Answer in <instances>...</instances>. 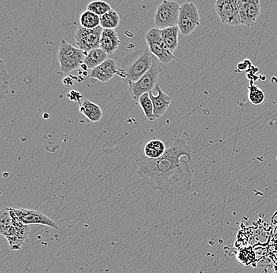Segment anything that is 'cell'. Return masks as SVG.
I'll return each mask as SVG.
<instances>
[{"label":"cell","instance_id":"cell-1","mask_svg":"<svg viewBox=\"0 0 277 273\" xmlns=\"http://www.w3.org/2000/svg\"><path fill=\"white\" fill-rule=\"evenodd\" d=\"M191 151L184 138H177L157 159L141 155L137 160V174L154 190L184 195L191 189L193 176L188 163L181 158L187 157L191 161Z\"/></svg>","mask_w":277,"mask_h":273},{"label":"cell","instance_id":"cell-2","mask_svg":"<svg viewBox=\"0 0 277 273\" xmlns=\"http://www.w3.org/2000/svg\"><path fill=\"white\" fill-rule=\"evenodd\" d=\"M0 234L6 238L11 251H21L30 234L29 225H24L6 208L0 213Z\"/></svg>","mask_w":277,"mask_h":273},{"label":"cell","instance_id":"cell-3","mask_svg":"<svg viewBox=\"0 0 277 273\" xmlns=\"http://www.w3.org/2000/svg\"><path fill=\"white\" fill-rule=\"evenodd\" d=\"M154 55L149 50L134 51L127 54L122 62L121 69L125 73L124 82L136 83L151 67Z\"/></svg>","mask_w":277,"mask_h":273},{"label":"cell","instance_id":"cell-4","mask_svg":"<svg viewBox=\"0 0 277 273\" xmlns=\"http://www.w3.org/2000/svg\"><path fill=\"white\" fill-rule=\"evenodd\" d=\"M162 71V67L160 62L155 56H154L153 63L150 69L142 76L137 82L129 83L130 92L134 101L138 103L141 96L145 93H150L155 88L157 84L160 73Z\"/></svg>","mask_w":277,"mask_h":273},{"label":"cell","instance_id":"cell-5","mask_svg":"<svg viewBox=\"0 0 277 273\" xmlns=\"http://www.w3.org/2000/svg\"><path fill=\"white\" fill-rule=\"evenodd\" d=\"M86 53L81 49L76 48L66 40L62 39L58 52L61 72L67 73L81 67L85 62Z\"/></svg>","mask_w":277,"mask_h":273},{"label":"cell","instance_id":"cell-6","mask_svg":"<svg viewBox=\"0 0 277 273\" xmlns=\"http://www.w3.org/2000/svg\"><path fill=\"white\" fill-rule=\"evenodd\" d=\"M180 4L175 1H163L157 7L154 23L158 29H165L171 27L178 26L180 16Z\"/></svg>","mask_w":277,"mask_h":273},{"label":"cell","instance_id":"cell-7","mask_svg":"<svg viewBox=\"0 0 277 273\" xmlns=\"http://www.w3.org/2000/svg\"><path fill=\"white\" fill-rule=\"evenodd\" d=\"M200 25L199 9L193 2H184L180 6L178 27L184 36H189Z\"/></svg>","mask_w":277,"mask_h":273},{"label":"cell","instance_id":"cell-8","mask_svg":"<svg viewBox=\"0 0 277 273\" xmlns=\"http://www.w3.org/2000/svg\"><path fill=\"white\" fill-rule=\"evenodd\" d=\"M145 38L149 47V51L155 56L161 63L166 65L174 60V54L168 50L163 42L161 36V29L157 28H151L148 31Z\"/></svg>","mask_w":277,"mask_h":273},{"label":"cell","instance_id":"cell-9","mask_svg":"<svg viewBox=\"0 0 277 273\" xmlns=\"http://www.w3.org/2000/svg\"><path fill=\"white\" fill-rule=\"evenodd\" d=\"M10 213L24 225H40L51 227L58 230L59 227L55 221L47 217L45 213L39 210H29L24 208H9Z\"/></svg>","mask_w":277,"mask_h":273},{"label":"cell","instance_id":"cell-10","mask_svg":"<svg viewBox=\"0 0 277 273\" xmlns=\"http://www.w3.org/2000/svg\"><path fill=\"white\" fill-rule=\"evenodd\" d=\"M103 31V28L101 26L94 29L79 27L74 35V39L79 49L88 53L95 49L100 48Z\"/></svg>","mask_w":277,"mask_h":273},{"label":"cell","instance_id":"cell-11","mask_svg":"<svg viewBox=\"0 0 277 273\" xmlns=\"http://www.w3.org/2000/svg\"><path fill=\"white\" fill-rule=\"evenodd\" d=\"M215 10L223 24L230 26L241 25L237 0H217Z\"/></svg>","mask_w":277,"mask_h":273},{"label":"cell","instance_id":"cell-12","mask_svg":"<svg viewBox=\"0 0 277 273\" xmlns=\"http://www.w3.org/2000/svg\"><path fill=\"white\" fill-rule=\"evenodd\" d=\"M240 24L251 27L258 21L261 13L259 0H237Z\"/></svg>","mask_w":277,"mask_h":273},{"label":"cell","instance_id":"cell-13","mask_svg":"<svg viewBox=\"0 0 277 273\" xmlns=\"http://www.w3.org/2000/svg\"><path fill=\"white\" fill-rule=\"evenodd\" d=\"M115 76L122 77L123 80L126 77L122 69L117 65L116 62L114 59H107L100 66L92 70L90 77L92 83L94 80L105 83L114 78Z\"/></svg>","mask_w":277,"mask_h":273},{"label":"cell","instance_id":"cell-14","mask_svg":"<svg viewBox=\"0 0 277 273\" xmlns=\"http://www.w3.org/2000/svg\"><path fill=\"white\" fill-rule=\"evenodd\" d=\"M155 91L157 92V96H154L152 92L149 93L150 99L154 105V121L161 118L167 112L170 106L171 100H172L170 96H168L161 90L159 84H157L156 85Z\"/></svg>","mask_w":277,"mask_h":273},{"label":"cell","instance_id":"cell-15","mask_svg":"<svg viewBox=\"0 0 277 273\" xmlns=\"http://www.w3.org/2000/svg\"><path fill=\"white\" fill-rule=\"evenodd\" d=\"M121 42L115 29H103L100 40V48L107 54H112L120 46Z\"/></svg>","mask_w":277,"mask_h":273},{"label":"cell","instance_id":"cell-16","mask_svg":"<svg viewBox=\"0 0 277 273\" xmlns=\"http://www.w3.org/2000/svg\"><path fill=\"white\" fill-rule=\"evenodd\" d=\"M108 54L102 50L101 48L95 49L92 51H89L85 57V62L83 63L81 67L84 70L87 71L88 69H96L98 66H100L101 64L107 61Z\"/></svg>","mask_w":277,"mask_h":273},{"label":"cell","instance_id":"cell-17","mask_svg":"<svg viewBox=\"0 0 277 273\" xmlns=\"http://www.w3.org/2000/svg\"><path fill=\"white\" fill-rule=\"evenodd\" d=\"M80 112L92 122H100L103 118L101 107L88 99L81 102L80 104Z\"/></svg>","mask_w":277,"mask_h":273},{"label":"cell","instance_id":"cell-18","mask_svg":"<svg viewBox=\"0 0 277 273\" xmlns=\"http://www.w3.org/2000/svg\"><path fill=\"white\" fill-rule=\"evenodd\" d=\"M179 32L180 31L178 26L171 27L161 30L163 42L170 52H174L179 45Z\"/></svg>","mask_w":277,"mask_h":273},{"label":"cell","instance_id":"cell-19","mask_svg":"<svg viewBox=\"0 0 277 273\" xmlns=\"http://www.w3.org/2000/svg\"><path fill=\"white\" fill-rule=\"evenodd\" d=\"M165 144L159 139H153L145 145L143 154L150 159H157L165 153Z\"/></svg>","mask_w":277,"mask_h":273},{"label":"cell","instance_id":"cell-20","mask_svg":"<svg viewBox=\"0 0 277 273\" xmlns=\"http://www.w3.org/2000/svg\"><path fill=\"white\" fill-rule=\"evenodd\" d=\"M0 96L1 99H3L9 96L11 78L2 59H0Z\"/></svg>","mask_w":277,"mask_h":273},{"label":"cell","instance_id":"cell-21","mask_svg":"<svg viewBox=\"0 0 277 273\" xmlns=\"http://www.w3.org/2000/svg\"><path fill=\"white\" fill-rule=\"evenodd\" d=\"M120 23V16L115 9L100 17V26L103 29H115Z\"/></svg>","mask_w":277,"mask_h":273},{"label":"cell","instance_id":"cell-22","mask_svg":"<svg viewBox=\"0 0 277 273\" xmlns=\"http://www.w3.org/2000/svg\"><path fill=\"white\" fill-rule=\"evenodd\" d=\"M81 25L88 29H94L100 26V17L92 12L86 11L81 13L80 17Z\"/></svg>","mask_w":277,"mask_h":273},{"label":"cell","instance_id":"cell-23","mask_svg":"<svg viewBox=\"0 0 277 273\" xmlns=\"http://www.w3.org/2000/svg\"><path fill=\"white\" fill-rule=\"evenodd\" d=\"M248 99L250 103L255 106L262 105L266 100V94L260 87L258 85H251L248 88Z\"/></svg>","mask_w":277,"mask_h":273},{"label":"cell","instance_id":"cell-24","mask_svg":"<svg viewBox=\"0 0 277 273\" xmlns=\"http://www.w3.org/2000/svg\"><path fill=\"white\" fill-rule=\"evenodd\" d=\"M138 103L142 109L145 116L148 120L154 122V105L152 103L149 93H145L138 99Z\"/></svg>","mask_w":277,"mask_h":273},{"label":"cell","instance_id":"cell-25","mask_svg":"<svg viewBox=\"0 0 277 273\" xmlns=\"http://www.w3.org/2000/svg\"><path fill=\"white\" fill-rule=\"evenodd\" d=\"M111 9H112V7L111 5L104 1H94L88 4L87 6V10L96 13L100 17L104 15L109 11H111Z\"/></svg>","mask_w":277,"mask_h":273},{"label":"cell","instance_id":"cell-26","mask_svg":"<svg viewBox=\"0 0 277 273\" xmlns=\"http://www.w3.org/2000/svg\"><path fill=\"white\" fill-rule=\"evenodd\" d=\"M239 259L242 263L245 265L251 264L252 261L255 259V254L251 249H244L240 251L238 256Z\"/></svg>","mask_w":277,"mask_h":273},{"label":"cell","instance_id":"cell-27","mask_svg":"<svg viewBox=\"0 0 277 273\" xmlns=\"http://www.w3.org/2000/svg\"><path fill=\"white\" fill-rule=\"evenodd\" d=\"M67 98L73 102H80L81 99H83V96L80 92L72 91L71 92L68 93Z\"/></svg>","mask_w":277,"mask_h":273},{"label":"cell","instance_id":"cell-28","mask_svg":"<svg viewBox=\"0 0 277 273\" xmlns=\"http://www.w3.org/2000/svg\"><path fill=\"white\" fill-rule=\"evenodd\" d=\"M237 67H238V69H240V71H244L246 69H250V66H248V64L246 63V61L239 63Z\"/></svg>","mask_w":277,"mask_h":273},{"label":"cell","instance_id":"cell-29","mask_svg":"<svg viewBox=\"0 0 277 273\" xmlns=\"http://www.w3.org/2000/svg\"><path fill=\"white\" fill-rule=\"evenodd\" d=\"M276 243H277V229H276Z\"/></svg>","mask_w":277,"mask_h":273}]
</instances>
